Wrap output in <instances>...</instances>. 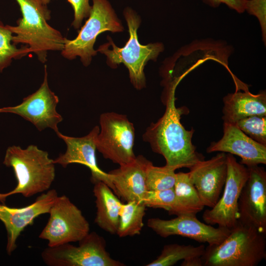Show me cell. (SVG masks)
Masks as SVG:
<instances>
[{
  "mask_svg": "<svg viewBox=\"0 0 266 266\" xmlns=\"http://www.w3.org/2000/svg\"><path fill=\"white\" fill-rule=\"evenodd\" d=\"M71 5L74 11V20L72 26L76 29H79L83 19L89 17L92 8L89 4L90 0H67Z\"/></svg>",
  "mask_w": 266,
  "mask_h": 266,
  "instance_id": "obj_29",
  "label": "cell"
},
{
  "mask_svg": "<svg viewBox=\"0 0 266 266\" xmlns=\"http://www.w3.org/2000/svg\"><path fill=\"white\" fill-rule=\"evenodd\" d=\"M247 168L248 177L238 201V221L266 234V172L258 165Z\"/></svg>",
  "mask_w": 266,
  "mask_h": 266,
  "instance_id": "obj_12",
  "label": "cell"
},
{
  "mask_svg": "<svg viewBox=\"0 0 266 266\" xmlns=\"http://www.w3.org/2000/svg\"><path fill=\"white\" fill-rule=\"evenodd\" d=\"M11 167L17 181L16 187L6 193H0V203H4L11 195L21 194L30 198L48 190L55 177V164L47 152L30 145L26 149L19 146L9 147L3 162Z\"/></svg>",
  "mask_w": 266,
  "mask_h": 266,
  "instance_id": "obj_3",
  "label": "cell"
},
{
  "mask_svg": "<svg viewBox=\"0 0 266 266\" xmlns=\"http://www.w3.org/2000/svg\"><path fill=\"white\" fill-rule=\"evenodd\" d=\"M49 266H124L112 259L106 249L104 238L95 232H90L76 246L70 243L48 247L41 253Z\"/></svg>",
  "mask_w": 266,
  "mask_h": 266,
  "instance_id": "obj_7",
  "label": "cell"
},
{
  "mask_svg": "<svg viewBox=\"0 0 266 266\" xmlns=\"http://www.w3.org/2000/svg\"><path fill=\"white\" fill-rule=\"evenodd\" d=\"M22 18L16 26L6 25L13 35L12 43L25 45L42 63L47 61L49 51H61L66 38L48 23L51 13L41 0H15Z\"/></svg>",
  "mask_w": 266,
  "mask_h": 266,
  "instance_id": "obj_2",
  "label": "cell"
},
{
  "mask_svg": "<svg viewBox=\"0 0 266 266\" xmlns=\"http://www.w3.org/2000/svg\"><path fill=\"white\" fill-rule=\"evenodd\" d=\"M147 225L162 237L180 235L208 245L219 244L231 232L227 228H214L202 223L193 215H179L169 220L152 218L148 220Z\"/></svg>",
  "mask_w": 266,
  "mask_h": 266,
  "instance_id": "obj_13",
  "label": "cell"
},
{
  "mask_svg": "<svg viewBox=\"0 0 266 266\" xmlns=\"http://www.w3.org/2000/svg\"><path fill=\"white\" fill-rule=\"evenodd\" d=\"M99 132L100 128L98 126H95L87 135L80 137L65 135L58 132L57 135L64 141L67 148L64 154H61L53 160V163L59 164L64 167L72 163L84 165L91 170V180L93 183L102 181L115 193L114 187L108 173L102 170L97 164L96 150Z\"/></svg>",
  "mask_w": 266,
  "mask_h": 266,
  "instance_id": "obj_15",
  "label": "cell"
},
{
  "mask_svg": "<svg viewBox=\"0 0 266 266\" xmlns=\"http://www.w3.org/2000/svg\"><path fill=\"white\" fill-rule=\"evenodd\" d=\"M227 173L222 195L215 205L202 215L206 224L231 229L238 222V201L249 175L247 167L227 154Z\"/></svg>",
  "mask_w": 266,
  "mask_h": 266,
  "instance_id": "obj_10",
  "label": "cell"
},
{
  "mask_svg": "<svg viewBox=\"0 0 266 266\" xmlns=\"http://www.w3.org/2000/svg\"><path fill=\"white\" fill-rule=\"evenodd\" d=\"M203 245L194 246L177 243L164 245L161 254L146 266H171L178 261L201 257L205 252Z\"/></svg>",
  "mask_w": 266,
  "mask_h": 266,
  "instance_id": "obj_23",
  "label": "cell"
},
{
  "mask_svg": "<svg viewBox=\"0 0 266 266\" xmlns=\"http://www.w3.org/2000/svg\"><path fill=\"white\" fill-rule=\"evenodd\" d=\"M173 189L175 201L173 207L168 212L169 214L196 216L203 209L204 205L191 182L188 172L176 173Z\"/></svg>",
  "mask_w": 266,
  "mask_h": 266,
  "instance_id": "obj_21",
  "label": "cell"
},
{
  "mask_svg": "<svg viewBox=\"0 0 266 266\" xmlns=\"http://www.w3.org/2000/svg\"><path fill=\"white\" fill-rule=\"evenodd\" d=\"M49 214L39 235L49 247L79 242L90 233V224L82 211L66 195L57 197Z\"/></svg>",
  "mask_w": 266,
  "mask_h": 266,
  "instance_id": "obj_8",
  "label": "cell"
},
{
  "mask_svg": "<svg viewBox=\"0 0 266 266\" xmlns=\"http://www.w3.org/2000/svg\"><path fill=\"white\" fill-rule=\"evenodd\" d=\"M93 193L97 208L95 223L107 233L116 234L122 203L112 189L102 181L94 183Z\"/></svg>",
  "mask_w": 266,
  "mask_h": 266,
  "instance_id": "obj_20",
  "label": "cell"
},
{
  "mask_svg": "<svg viewBox=\"0 0 266 266\" xmlns=\"http://www.w3.org/2000/svg\"><path fill=\"white\" fill-rule=\"evenodd\" d=\"M47 76L45 66L44 79L39 88L24 98L21 104L0 108V113L18 115L31 122L39 131L49 128L56 133L59 132L58 125L63 120L62 116L56 111L59 100L50 89Z\"/></svg>",
  "mask_w": 266,
  "mask_h": 266,
  "instance_id": "obj_11",
  "label": "cell"
},
{
  "mask_svg": "<svg viewBox=\"0 0 266 266\" xmlns=\"http://www.w3.org/2000/svg\"><path fill=\"white\" fill-rule=\"evenodd\" d=\"M42 2L46 5H47L48 3H49L51 1L54 0H41Z\"/></svg>",
  "mask_w": 266,
  "mask_h": 266,
  "instance_id": "obj_32",
  "label": "cell"
},
{
  "mask_svg": "<svg viewBox=\"0 0 266 266\" xmlns=\"http://www.w3.org/2000/svg\"><path fill=\"white\" fill-rule=\"evenodd\" d=\"M223 135L217 142H212L207 153L227 152L241 158L239 163L246 167L266 164V145L254 140L234 123L224 122Z\"/></svg>",
  "mask_w": 266,
  "mask_h": 266,
  "instance_id": "obj_17",
  "label": "cell"
},
{
  "mask_svg": "<svg viewBox=\"0 0 266 266\" xmlns=\"http://www.w3.org/2000/svg\"><path fill=\"white\" fill-rule=\"evenodd\" d=\"M146 206L137 201L122 203L116 234L120 237L139 234L143 226Z\"/></svg>",
  "mask_w": 266,
  "mask_h": 266,
  "instance_id": "obj_22",
  "label": "cell"
},
{
  "mask_svg": "<svg viewBox=\"0 0 266 266\" xmlns=\"http://www.w3.org/2000/svg\"><path fill=\"white\" fill-rule=\"evenodd\" d=\"M176 84H173L165 101L166 108L157 122L152 123L143 135L152 150L162 155L166 165L175 169L190 168L204 157L196 151L192 142L194 130H187L180 122L181 116L187 109L177 108L175 104Z\"/></svg>",
  "mask_w": 266,
  "mask_h": 266,
  "instance_id": "obj_1",
  "label": "cell"
},
{
  "mask_svg": "<svg viewBox=\"0 0 266 266\" xmlns=\"http://www.w3.org/2000/svg\"><path fill=\"white\" fill-rule=\"evenodd\" d=\"M212 6H218L223 3L239 13L245 10V0H204Z\"/></svg>",
  "mask_w": 266,
  "mask_h": 266,
  "instance_id": "obj_30",
  "label": "cell"
},
{
  "mask_svg": "<svg viewBox=\"0 0 266 266\" xmlns=\"http://www.w3.org/2000/svg\"><path fill=\"white\" fill-rule=\"evenodd\" d=\"M234 124L251 138L266 145V116H249Z\"/></svg>",
  "mask_w": 266,
  "mask_h": 266,
  "instance_id": "obj_26",
  "label": "cell"
},
{
  "mask_svg": "<svg viewBox=\"0 0 266 266\" xmlns=\"http://www.w3.org/2000/svg\"><path fill=\"white\" fill-rule=\"evenodd\" d=\"M222 119L224 122L235 123L254 115L266 116V93L254 95L249 92L228 94L223 99Z\"/></svg>",
  "mask_w": 266,
  "mask_h": 266,
  "instance_id": "obj_19",
  "label": "cell"
},
{
  "mask_svg": "<svg viewBox=\"0 0 266 266\" xmlns=\"http://www.w3.org/2000/svg\"><path fill=\"white\" fill-rule=\"evenodd\" d=\"M189 177L204 206L213 207L220 198L227 173V154L218 153L200 160L190 168Z\"/></svg>",
  "mask_w": 266,
  "mask_h": 266,
  "instance_id": "obj_14",
  "label": "cell"
},
{
  "mask_svg": "<svg viewBox=\"0 0 266 266\" xmlns=\"http://www.w3.org/2000/svg\"><path fill=\"white\" fill-rule=\"evenodd\" d=\"M266 0H245V10L255 15L258 19L262 30L263 36L266 41Z\"/></svg>",
  "mask_w": 266,
  "mask_h": 266,
  "instance_id": "obj_28",
  "label": "cell"
},
{
  "mask_svg": "<svg viewBox=\"0 0 266 266\" xmlns=\"http://www.w3.org/2000/svg\"><path fill=\"white\" fill-rule=\"evenodd\" d=\"M176 169L165 165L154 166L151 162L146 169V187L147 190H163L173 188L176 179Z\"/></svg>",
  "mask_w": 266,
  "mask_h": 266,
  "instance_id": "obj_25",
  "label": "cell"
},
{
  "mask_svg": "<svg viewBox=\"0 0 266 266\" xmlns=\"http://www.w3.org/2000/svg\"><path fill=\"white\" fill-rule=\"evenodd\" d=\"M175 201L174 189L163 190H147L142 203L146 207L161 208L168 212L173 207Z\"/></svg>",
  "mask_w": 266,
  "mask_h": 266,
  "instance_id": "obj_27",
  "label": "cell"
},
{
  "mask_svg": "<svg viewBox=\"0 0 266 266\" xmlns=\"http://www.w3.org/2000/svg\"><path fill=\"white\" fill-rule=\"evenodd\" d=\"M93 5L88 20L73 39L66 38L63 57L73 60L79 57L85 66H89L92 57L97 54L94 48L97 36L102 32H120L123 26L107 0H92Z\"/></svg>",
  "mask_w": 266,
  "mask_h": 266,
  "instance_id": "obj_6",
  "label": "cell"
},
{
  "mask_svg": "<svg viewBox=\"0 0 266 266\" xmlns=\"http://www.w3.org/2000/svg\"><path fill=\"white\" fill-rule=\"evenodd\" d=\"M266 258V234L238 221L223 241L205 248L201 259L203 266H256Z\"/></svg>",
  "mask_w": 266,
  "mask_h": 266,
  "instance_id": "obj_4",
  "label": "cell"
},
{
  "mask_svg": "<svg viewBox=\"0 0 266 266\" xmlns=\"http://www.w3.org/2000/svg\"><path fill=\"white\" fill-rule=\"evenodd\" d=\"M101 131L97 140V149L105 159L120 166L135 158L133 147L134 128L125 115L106 112L100 115Z\"/></svg>",
  "mask_w": 266,
  "mask_h": 266,
  "instance_id": "obj_9",
  "label": "cell"
},
{
  "mask_svg": "<svg viewBox=\"0 0 266 266\" xmlns=\"http://www.w3.org/2000/svg\"><path fill=\"white\" fill-rule=\"evenodd\" d=\"M150 161L142 155L108 173L115 194L127 202H142L146 192V169Z\"/></svg>",
  "mask_w": 266,
  "mask_h": 266,
  "instance_id": "obj_18",
  "label": "cell"
},
{
  "mask_svg": "<svg viewBox=\"0 0 266 266\" xmlns=\"http://www.w3.org/2000/svg\"><path fill=\"white\" fill-rule=\"evenodd\" d=\"M181 266H203L201 257H195L188 260H183Z\"/></svg>",
  "mask_w": 266,
  "mask_h": 266,
  "instance_id": "obj_31",
  "label": "cell"
},
{
  "mask_svg": "<svg viewBox=\"0 0 266 266\" xmlns=\"http://www.w3.org/2000/svg\"><path fill=\"white\" fill-rule=\"evenodd\" d=\"M124 16L129 28L130 37L126 45L121 48L117 47L112 39L108 37V43L112 47L109 49L106 43L100 45L97 50L107 57L108 65L112 67L123 63L128 68L131 81L133 86L140 90L145 86L144 68L146 63L150 60L155 61L163 50L160 43H150L143 45L139 42L137 30L140 20L131 9H126Z\"/></svg>",
  "mask_w": 266,
  "mask_h": 266,
  "instance_id": "obj_5",
  "label": "cell"
},
{
  "mask_svg": "<svg viewBox=\"0 0 266 266\" xmlns=\"http://www.w3.org/2000/svg\"><path fill=\"white\" fill-rule=\"evenodd\" d=\"M58 196L56 190L43 193L33 203L21 208L11 207L0 203V220L7 233L6 251L10 255L17 248L16 241L21 233L40 215L49 213L50 208Z\"/></svg>",
  "mask_w": 266,
  "mask_h": 266,
  "instance_id": "obj_16",
  "label": "cell"
},
{
  "mask_svg": "<svg viewBox=\"0 0 266 266\" xmlns=\"http://www.w3.org/2000/svg\"><path fill=\"white\" fill-rule=\"evenodd\" d=\"M13 34L0 20V73L9 66L13 60L20 59L30 53L26 46L17 48L12 43Z\"/></svg>",
  "mask_w": 266,
  "mask_h": 266,
  "instance_id": "obj_24",
  "label": "cell"
}]
</instances>
